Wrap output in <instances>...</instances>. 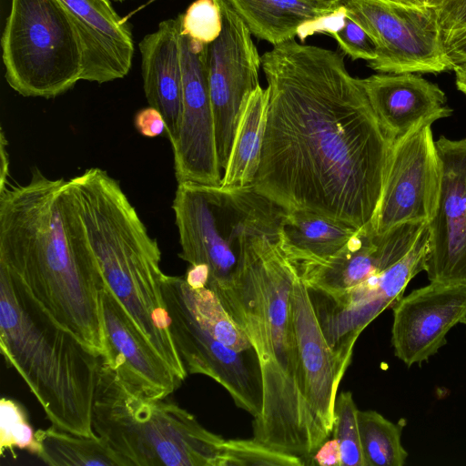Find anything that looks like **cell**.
I'll list each match as a JSON object with an SVG mask.
<instances>
[{"label": "cell", "instance_id": "obj_1", "mask_svg": "<svg viewBox=\"0 0 466 466\" xmlns=\"http://www.w3.org/2000/svg\"><path fill=\"white\" fill-rule=\"evenodd\" d=\"M344 55L293 38L261 56L268 100L252 185L287 210L360 228L377 209L392 142Z\"/></svg>", "mask_w": 466, "mask_h": 466}, {"label": "cell", "instance_id": "obj_2", "mask_svg": "<svg viewBox=\"0 0 466 466\" xmlns=\"http://www.w3.org/2000/svg\"><path fill=\"white\" fill-rule=\"evenodd\" d=\"M0 268L52 323L106 356V281L68 180L34 167L27 183L0 189Z\"/></svg>", "mask_w": 466, "mask_h": 466}, {"label": "cell", "instance_id": "obj_3", "mask_svg": "<svg viewBox=\"0 0 466 466\" xmlns=\"http://www.w3.org/2000/svg\"><path fill=\"white\" fill-rule=\"evenodd\" d=\"M298 271L280 245L249 254L227 283L211 288L248 339L262 383L253 438L311 464L318 447L306 404L291 295Z\"/></svg>", "mask_w": 466, "mask_h": 466}, {"label": "cell", "instance_id": "obj_4", "mask_svg": "<svg viewBox=\"0 0 466 466\" xmlns=\"http://www.w3.org/2000/svg\"><path fill=\"white\" fill-rule=\"evenodd\" d=\"M103 278L128 316L184 381L162 292L161 251L117 180L99 167L68 179Z\"/></svg>", "mask_w": 466, "mask_h": 466}, {"label": "cell", "instance_id": "obj_5", "mask_svg": "<svg viewBox=\"0 0 466 466\" xmlns=\"http://www.w3.org/2000/svg\"><path fill=\"white\" fill-rule=\"evenodd\" d=\"M0 350L53 426L96 437L92 415L100 357L25 300L3 268Z\"/></svg>", "mask_w": 466, "mask_h": 466}, {"label": "cell", "instance_id": "obj_6", "mask_svg": "<svg viewBox=\"0 0 466 466\" xmlns=\"http://www.w3.org/2000/svg\"><path fill=\"white\" fill-rule=\"evenodd\" d=\"M93 429L124 466H219L225 440L165 399L134 393L100 357Z\"/></svg>", "mask_w": 466, "mask_h": 466}, {"label": "cell", "instance_id": "obj_7", "mask_svg": "<svg viewBox=\"0 0 466 466\" xmlns=\"http://www.w3.org/2000/svg\"><path fill=\"white\" fill-rule=\"evenodd\" d=\"M179 258L209 269L208 288L229 281L252 252L281 245L286 209L254 186L177 183L172 203Z\"/></svg>", "mask_w": 466, "mask_h": 466}, {"label": "cell", "instance_id": "obj_8", "mask_svg": "<svg viewBox=\"0 0 466 466\" xmlns=\"http://www.w3.org/2000/svg\"><path fill=\"white\" fill-rule=\"evenodd\" d=\"M1 46L5 80L23 96L55 97L82 80L81 42L59 0H11Z\"/></svg>", "mask_w": 466, "mask_h": 466}, {"label": "cell", "instance_id": "obj_9", "mask_svg": "<svg viewBox=\"0 0 466 466\" xmlns=\"http://www.w3.org/2000/svg\"><path fill=\"white\" fill-rule=\"evenodd\" d=\"M347 15L373 39L378 56L368 66L378 72L440 73L451 70L431 5L392 0H346Z\"/></svg>", "mask_w": 466, "mask_h": 466}, {"label": "cell", "instance_id": "obj_10", "mask_svg": "<svg viewBox=\"0 0 466 466\" xmlns=\"http://www.w3.org/2000/svg\"><path fill=\"white\" fill-rule=\"evenodd\" d=\"M429 228L424 227L411 249L389 268L338 295L309 290L324 336L340 359L350 365L355 342L363 329L403 296L409 282L425 271Z\"/></svg>", "mask_w": 466, "mask_h": 466}, {"label": "cell", "instance_id": "obj_11", "mask_svg": "<svg viewBox=\"0 0 466 466\" xmlns=\"http://www.w3.org/2000/svg\"><path fill=\"white\" fill-rule=\"evenodd\" d=\"M162 292L171 336L187 375L212 379L237 407L257 418L262 409V383L253 349L240 352L216 339L195 318L166 274Z\"/></svg>", "mask_w": 466, "mask_h": 466}, {"label": "cell", "instance_id": "obj_12", "mask_svg": "<svg viewBox=\"0 0 466 466\" xmlns=\"http://www.w3.org/2000/svg\"><path fill=\"white\" fill-rule=\"evenodd\" d=\"M218 1L222 30L208 45L207 67L218 160L225 169L243 106L259 86L261 56L244 22L224 0Z\"/></svg>", "mask_w": 466, "mask_h": 466}, {"label": "cell", "instance_id": "obj_13", "mask_svg": "<svg viewBox=\"0 0 466 466\" xmlns=\"http://www.w3.org/2000/svg\"><path fill=\"white\" fill-rule=\"evenodd\" d=\"M441 184L431 125H421L392 144L373 228L382 233L405 223L428 224L437 208Z\"/></svg>", "mask_w": 466, "mask_h": 466}, {"label": "cell", "instance_id": "obj_14", "mask_svg": "<svg viewBox=\"0 0 466 466\" xmlns=\"http://www.w3.org/2000/svg\"><path fill=\"white\" fill-rule=\"evenodd\" d=\"M207 49L208 45L181 34L182 114L178 137L171 147L177 183L219 186L222 176L208 87Z\"/></svg>", "mask_w": 466, "mask_h": 466}, {"label": "cell", "instance_id": "obj_15", "mask_svg": "<svg viewBox=\"0 0 466 466\" xmlns=\"http://www.w3.org/2000/svg\"><path fill=\"white\" fill-rule=\"evenodd\" d=\"M435 143L441 184L435 214L428 223L425 272L430 282L466 285V138L441 136Z\"/></svg>", "mask_w": 466, "mask_h": 466}, {"label": "cell", "instance_id": "obj_16", "mask_svg": "<svg viewBox=\"0 0 466 466\" xmlns=\"http://www.w3.org/2000/svg\"><path fill=\"white\" fill-rule=\"evenodd\" d=\"M391 345L405 365L420 366L446 344L448 332L466 324V285L430 282L392 307Z\"/></svg>", "mask_w": 466, "mask_h": 466}, {"label": "cell", "instance_id": "obj_17", "mask_svg": "<svg viewBox=\"0 0 466 466\" xmlns=\"http://www.w3.org/2000/svg\"><path fill=\"white\" fill-rule=\"evenodd\" d=\"M426 225L405 223L379 233L370 221L329 258L292 265L309 290L338 295L402 258Z\"/></svg>", "mask_w": 466, "mask_h": 466}, {"label": "cell", "instance_id": "obj_18", "mask_svg": "<svg viewBox=\"0 0 466 466\" xmlns=\"http://www.w3.org/2000/svg\"><path fill=\"white\" fill-rule=\"evenodd\" d=\"M291 303L304 395L319 449L332 432L338 388L349 365L328 343L299 273Z\"/></svg>", "mask_w": 466, "mask_h": 466}, {"label": "cell", "instance_id": "obj_19", "mask_svg": "<svg viewBox=\"0 0 466 466\" xmlns=\"http://www.w3.org/2000/svg\"><path fill=\"white\" fill-rule=\"evenodd\" d=\"M101 296L106 345L103 360L134 393L166 399L183 381L137 329L106 283Z\"/></svg>", "mask_w": 466, "mask_h": 466}, {"label": "cell", "instance_id": "obj_20", "mask_svg": "<svg viewBox=\"0 0 466 466\" xmlns=\"http://www.w3.org/2000/svg\"><path fill=\"white\" fill-rule=\"evenodd\" d=\"M59 1L81 42L82 80L103 84L126 76L134 54L132 33L110 0Z\"/></svg>", "mask_w": 466, "mask_h": 466}, {"label": "cell", "instance_id": "obj_21", "mask_svg": "<svg viewBox=\"0 0 466 466\" xmlns=\"http://www.w3.org/2000/svg\"><path fill=\"white\" fill-rule=\"evenodd\" d=\"M360 80L392 144L421 125H432L452 114L440 86L414 73H380Z\"/></svg>", "mask_w": 466, "mask_h": 466}, {"label": "cell", "instance_id": "obj_22", "mask_svg": "<svg viewBox=\"0 0 466 466\" xmlns=\"http://www.w3.org/2000/svg\"><path fill=\"white\" fill-rule=\"evenodd\" d=\"M181 16L160 22L139 43L145 95L163 115L171 146L178 137L182 114Z\"/></svg>", "mask_w": 466, "mask_h": 466}, {"label": "cell", "instance_id": "obj_23", "mask_svg": "<svg viewBox=\"0 0 466 466\" xmlns=\"http://www.w3.org/2000/svg\"><path fill=\"white\" fill-rule=\"evenodd\" d=\"M251 35L273 46L299 36L312 22L341 5L318 0H224Z\"/></svg>", "mask_w": 466, "mask_h": 466}, {"label": "cell", "instance_id": "obj_24", "mask_svg": "<svg viewBox=\"0 0 466 466\" xmlns=\"http://www.w3.org/2000/svg\"><path fill=\"white\" fill-rule=\"evenodd\" d=\"M357 229L315 212L286 209L281 249L294 266L324 261L341 249Z\"/></svg>", "mask_w": 466, "mask_h": 466}, {"label": "cell", "instance_id": "obj_25", "mask_svg": "<svg viewBox=\"0 0 466 466\" xmlns=\"http://www.w3.org/2000/svg\"><path fill=\"white\" fill-rule=\"evenodd\" d=\"M268 100V89L260 85L248 97L239 116L221 187H245L253 183L261 159Z\"/></svg>", "mask_w": 466, "mask_h": 466}, {"label": "cell", "instance_id": "obj_26", "mask_svg": "<svg viewBox=\"0 0 466 466\" xmlns=\"http://www.w3.org/2000/svg\"><path fill=\"white\" fill-rule=\"evenodd\" d=\"M35 456L50 466H124L99 437L74 434L55 426L35 431Z\"/></svg>", "mask_w": 466, "mask_h": 466}, {"label": "cell", "instance_id": "obj_27", "mask_svg": "<svg viewBox=\"0 0 466 466\" xmlns=\"http://www.w3.org/2000/svg\"><path fill=\"white\" fill-rule=\"evenodd\" d=\"M169 279L195 318L216 339L237 351L252 349L245 333L212 289H193L183 277L169 276Z\"/></svg>", "mask_w": 466, "mask_h": 466}, {"label": "cell", "instance_id": "obj_28", "mask_svg": "<svg viewBox=\"0 0 466 466\" xmlns=\"http://www.w3.org/2000/svg\"><path fill=\"white\" fill-rule=\"evenodd\" d=\"M358 422L366 466H403L408 452L401 444L400 424L376 410H360Z\"/></svg>", "mask_w": 466, "mask_h": 466}, {"label": "cell", "instance_id": "obj_29", "mask_svg": "<svg viewBox=\"0 0 466 466\" xmlns=\"http://www.w3.org/2000/svg\"><path fill=\"white\" fill-rule=\"evenodd\" d=\"M307 461L270 448L256 439L225 440L219 466H303Z\"/></svg>", "mask_w": 466, "mask_h": 466}, {"label": "cell", "instance_id": "obj_30", "mask_svg": "<svg viewBox=\"0 0 466 466\" xmlns=\"http://www.w3.org/2000/svg\"><path fill=\"white\" fill-rule=\"evenodd\" d=\"M358 413L359 409L352 393L340 392L334 406L332 434L339 444L341 466H366L360 438Z\"/></svg>", "mask_w": 466, "mask_h": 466}, {"label": "cell", "instance_id": "obj_31", "mask_svg": "<svg viewBox=\"0 0 466 466\" xmlns=\"http://www.w3.org/2000/svg\"><path fill=\"white\" fill-rule=\"evenodd\" d=\"M35 431L28 422L24 408L16 401L2 398L0 400V453L9 451L15 456V450H25L33 454L36 451Z\"/></svg>", "mask_w": 466, "mask_h": 466}, {"label": "cell", "instance_id": "obj_32", "mask_svg": "<svg viewBox=\"0 0 466 466\" xmlns=\"http://www.w3.org/2000/svg\"><path fill=\"white\" fill-rule=\"evenodd\" d=\"M222 30V15L218 0H196L181 16V32L191 39L209 45Z\"/></svg>", "mask_w": 466, "mask_h": 466}, {"label": "cell", "instance_id": "obj_33", "mask_svg": "<svg viewBox=\"0 0 466 466\" xmlns=\"http://www.w3.org/2000/svg\"><path fill=\"white\" fill-rule=\"evenodd\" d=\"M329 35L336 40L342 53L353 60L362 59L370 63L378 56V48L373 39L347 15V11L342 27Z\"/></svg>", "mask_w": 466, "mask_h": 466}, {"label": "cell", "instance_id": "obj_34", "mask_svg": "<svg viewBox=\"0 0 466 466\" xmlns=\"http://www.w3.org/2000/svg\"><path fill=\"white\" fill-rule=\"evenodd\" d=\"M442 36L466 28V0H430Z\"/></svg>", "mask_w": 466, "mask_h": 466}, {"label": "cell", "instance_id": "obj_35", "mask_svg": "<svg viewBox=\"0 0 466 466\" xmlns=\"http://www.w3.org/2000/svg\"><path fill=\"white\" fill-rule=\"evenodd\" d=\"M446 58L451 70L466 67V28L442 36Z\"/></svg>", "mask_w": 466, "mask_h": 466}, {"label": "cell", "instance_id": "obj_36", "mask_svg": "<svg viewBox=\"0 0 466 466\" xmlns=\"http://www.w3.org/2000/svg\"><path fill=\"white\" fill-rule=\"evenodd\" d=\"M134 124L137 131L147 137H156L166 132L163 115L150 106L137 112Z\"/></svg>", "mask_w": 466, "mask_h": 466}, {"label": "cell", "instance_id": "obj_37", "mask_svg": "<svg viewBox=\"0 0 466 466\" xmlns=\"http://www.w3.org/2000/svg\"><path fill=\"white\" fill-rule=\"evenodd\" d=\"M311 464L341 466V454L338 441L335 438L325 441L313 454Z\"/></svg>", "mask_w": 466, "mask_h": 466}, {"label": "cell", "instance_id": "obj_38", "mask_svg": "<svg viewBox=\"0 0 466 466\" xmlns=\"http://www.w3.org/2000/svg\"><path fill=\"white\" fill-rule=\"evenodd\" d=\"M184 278L193 289L207 287L209 280L208 267L205 264L190 265Z\"/></svg>", "mask_w": 466, "mask_h": 466}, {"label": "cell", "instance_id": "obj_39", "mask_svg": "<svg viewBox=\"0 0 466 466\" xmlns=\"http://www.w3.org/2000/svg\"><path fill=\"white\" fill-rule=\"evenodd\" d=\"M0 137V189H3L8 184L9 157L6 149L7 140L3 130Z\"/></svg>", "mask_w": 466, "mask_h": 466}, {"label": "cell", "instance_id": "obj_40", "mask_svg": "<svg viewBox=\"0 0 466 466\" xmlns=\"http://www.w3.org/2000/svg\"><path fill=\"white\" fill-rule=\"evenodd\" d=\"M454 72L456 86L466 96V67L457 68Z\"/></svg>", "mask_w": 466, "mask_h": 466}, {"label": "cell", "instance_id": "obj_41", "mask_svg": "<svg viewBox=\"0 0 466 466\" xmlns=\"http://www.w3.org/2000/svg\"><path fill=\"white\" fill-rule=\"evenodd\" d=\"M410 5H430L429 0H392Z\"/></svg>", "mask_w": 466, "mask_h": 466}, {"label": "cell", "instance_id": "obj_42", "mask_svg": "<svg viewBox=\"0 0 466 466\" xmlns=\"http://www.w3.org/2000/svg\"><path fill=\"white\" fill-rule=\"evenodd\" d=\"M318 1L339 6V5H342L346 0H318Z\"/></svg>", "mask_w": 466, "mask_h": 466}, {"label": "cell", "instance_id": "obj_43", "mask_svg": "<svg viewBox=\"0 0 466 466\" xmlns=\"http://www.w3.org/2000/svg\"><path fill=\"white\" fill-rule=\"evenodd\" d=\"M115 1H117V2H123V1H125V0H115Z\"/></svg>", "mask_w": 466, "mask_h": 466}, {"label": "cell", "instance_id": "obj_44", "mask_svg": "<svg viewBox=\"0 0 466 466\" xmlns=\"http://www.w3.org/2000/svg\"><path fill=\"white\" fill-rule=\"evenodd\" d=\"M429 2H430V0H429Z\"/></svg>", "mask_w": 466, "mask_h": 466}]
</instances>
